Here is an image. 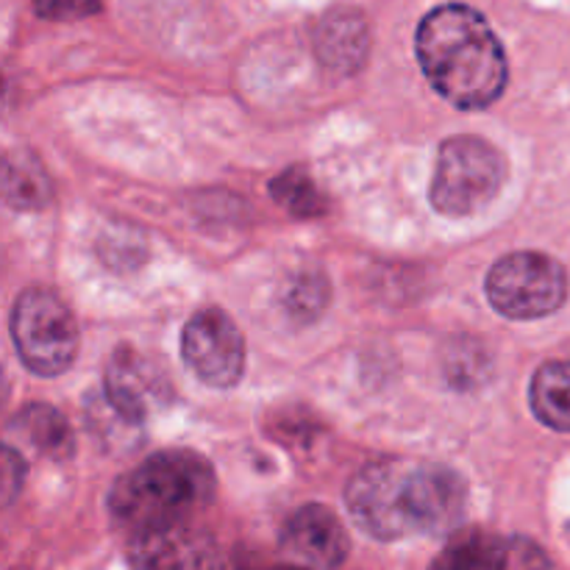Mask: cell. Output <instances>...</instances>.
Listing matches in <instances>:
<instances>
[{"label":"cell","mask_w":570,"mask_h":570,"mask_svg":"<svg viewBox=\"0 0 570 570\" xmlns=\"http://www.w3.org/2000/svg\"><path fill=\"white\" fill-rule=\"evenodd\" d=\"M367 53V26L356 11H334L317 28V56L337 72H351Z\"/></svg>","instance_id":"11"},{"label":"cell","mask_w":570,"mask_h":570,"mask_svg":"<svg viewBox=\"0 0 570 570\" xmlns=\"http://www.w3.org/2000/svg\"><path fill=\"white\" fill-rule=\"evenodd\" d=\"M0 482H3V501L11 504L14 495L20 493L22 482H26V465H22L20 454L11 445L3 449V476H0Z\"/></svg>","instance_id":"18"},{"label":"cell","mask_w":570,"mask_h":570,"mask_svg":"<svg viewBox=\"0 0 570 570\" xmlns=\"http://www.w3.org/2000/svg\"><path fill=\"white\" fill-rule=\"evenodd\" d=\"M273 200L295 217H317L326 212V195L317 189L309 173L287 170L271 184Z\"/></svg>","instance_id":"16"},{"label":"cell","mask_w":570,"mask_h":570,"mask_svg":"<svg viewBox=\"0 0 570 570\" xmlns=\"http://www.w3.org/2000/svg\"><path fill=\"white\" fill-rule=\"evenodd\" d=\"M131 566L134 570H226L215 540L187 521L134 534Z\"/></svg>","instance_id":"8"},{"label":"cell","mask_w":570,"mask_h":570,"mask_svg":"<svg viewBox=\"0 0 570 570\" xmlns=\"http://www.w3.org/2000/svg\"><path fill=\"white\" fill-rule=\"evenodd\" d=\"M532 410L546 426L570 434V362H546L532 379Z\"/></svg>","instance_id":"13"},{"label":"cell","mask_w":570,"mask_h":570,"mask_svg":"<svg viewBox=\"0 0 570 570\" xmlns=\"http://www.w3.org/2000/svg\"><path fill=\"white\" fill-rule=\"evenodd\" d=\"M33 9L45 20H83L100 9V0H33Z\"/></svg>","instance_id":"17"},{"label":"cell","mask_w":570,"mask_h":570,"mask_svg":"<svg viewBox=\"0 0 570 570\" xmlns=\"http://www.w3.org/2000/svg\"><path fill=\"white\" fill-rule=\"evenodd\" d=\"M14 429L28 440L31 449H37L50 460H67L72 454V432L65 417L53 406L33 404L26 406L14 417Z\"/></svg>","instance_id":"14"},{"label":"cell","mask_w":570,"mask_h":570,"mask_svg":"<svg viewBox=\"0 0 570 570\" xmlns=\"http://www.w3.org/2000/svg\"><path fill=\"white\" fill-rule=\"evenodd\" d=\"M11 337L28 371L59 376L78 354V326L56 293L31 287L20 293L11 312Z\"/></svg>","instance_id":"5"},{"label":"cell","mask_w":570,"mask_h":570,"mask_svg":"<svg viewBox=\"0 0 570 570\" xmlns=\"http://www.w3.org/2000/svg\"><path fill=\"white\" fill-rule=\"evenodd\" d=\"M415 50L429 83L460 109L495 104L510 78L499 37L465 3H445L429 11L417 26Z\"/></svg>","instance_id":"2"},{"label":"cell","mask_w":570,"mask_h":570,"mask_svg":"<svg viewBox=\"0 0 570 570\" xmlns=\"http://www.w3.org/2000/svg\"><path fill=\"white\" fill-rule=\"evenodd\" d=\"M507 161L495 145L473 134H456L440 145L432 204L440 215L473 217L499 198Z\"/></svg>","instance_id":"4"},{"label":"cell","mask_w":570,"mask_h":570,"mask_svg":"<svg viewBox=\"0 0 570 570\" xmlns=\"http://www.w3.org/2000/svg\"><path fill=\"white\" fill-rule=\"evenodd\" d=\"M184 362L209 387H234L245 371V340L217 306L198 309L184 326Z\"/></svg>","instance_id":"7"},{"label":"cell","mask_w":570,"mask_h":570,"mask_svg":"<svg viewBox=\"0 0 570 570\" xmlns=\"http://www.w3.org/2000/svg\"><path fill=\"white\" fill-rule=\"evenodd\" d=\"M215 471L193 451H161L111 488L109 507L134 532L184 523L215 495Z\"/></svg>","instance_id":"3"},{"label":"cell","mask_w":570,"mask_h":570,"mask_svg":"<svg viewBox=\"0 0 570 570\" xmlns=\"http://www.w3.org/2000/svg\"><path fill=\"white\" fill-rule=\"evenodd\" d=\"M488 298L501 315L512 321L549 317L566 304L568 273L560 262L538 250L510 254L490 271Z\"/></svg>","instance_id":"6"},{"label":"cell","mask_w":570,"mask_h":570,"mask_svg":"<svg viewBox=\"0 0 570 570\" xmlns=\"http://www.w3.org/2000/svg\"><path fill=\"white\" fill-rule=\"evenodd\" d=\"M254 570V568H250ZM256 570H301V568H289V566H271V568H256Z\"/></svg>","instance_id":"19"},{"label":"cell","mask_w":570,"mask_h":570,"mask_svg":"<svg viewBox=\"0 0 570 570\" xmlns=\"http://www.w3.org/2000/svg\"><path fill=\"white\" fill-rule=\"evenodd\" d=\"M106 393L117 415L131 423H142L150 412L170 399L165 376L137 351L120 348L106 371Z\"/></svg>","instance_id":"9"},{"label":"cell","mask_w":570,"mask_h":570,"mask_svg":"<svg viewBox=\"0 0 570 570\" xmlns=\"http://www.w3.org/2000/svg\"><path fill=\"white\" fill-rule=\"evenodd\" d=\"M345 501L371 538L399 540L451 532L462 521L468 488L460 473L443 465L376 462L351 479Z\"/></svg>","instance_id":"1"},{"label":"cell","mask_w":570,"mask_h":570,"mask_svg":"<svg viewBox=\"0 0 570 570\" xmlns=\"http://www.w3.org/2000/svg\"><path fill=\"white\" fill-rule=\"evenodd\" d=\"M3 193L14 209H39L48 204L50 187L48 176L42 167L28 156L9 154L6 156V176H3Z\"/></svg>","instance_id":"15"},{"label":"cell","mask_w":570,"mask_h":570,"mask_svg":"<svg viewBox=\"0 0 570 570\" xmlns=\"http://www.w3.org/2000/svg\"><path fill=\"white\" fill-rule=\"evenodd\" d=\"M510 560L512 551L504 540L482 529H471L445 543L432 570H507Z\"/></svg>","instance_id":"12"},{"label":"cell","mask_w":570,"mask_h":570,"mask_svg":"<svg viewBox=\"0 0 570 570\" xmlns=\"http://www.w3.org/2000/svg\"><path fill=\"white\" fill-rule=\"evenodd\" d=\"M284 546L306 566L334 570L348 560L351 538L343 521L328 507H301L284 529Z\"/></svg>","instance_id":"10"}]
</instances>
